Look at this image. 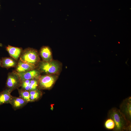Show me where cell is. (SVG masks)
<instances>
[{"mask_svg":"<svg viewBox=\"0 0 131 131\" xmlns=\"http://www.w3.org/2000/svg\"><path fill=\"white\" fill-rule=\"evenodd\" d=\"M28 103L21 97L13 96L10 104L15 110L21 109L26 105Z\"/></svg>","mask_w":131,"mask_h":131,"instance_id":"cell-8","label":"cell"},{"mask_svg":"<svg viewBox=\"0 0 131 131\" xmlns=\"http://www.w3.org/2000/svg\"><path fill=\"white\" fill-rule=\"evenodd\" d=\"M31 80H26L22 81L21 86V89L29 91Z\"/></svg>","mask_w":131,"mask_h":131,"instance_id":"cell-18","label":"cell"},{"mask_svg":"<svg viewBox=\"0 0 131 131\" xmlns=\"http://www.w3.org/2000/svg\"><path fill=\"white\" fill-rule=\"evenodd\" d=\"M19 97H21L28 103L31 102L29 91L21 89H17Z\"/></svg>","mask_w":131,"mask_h":131,"instance_id":"cell-15","label":"cell"},{"mask_svg":"<svg viewBox=\"0 0 131 131\" xmlns=\"http://www.w3.org/2000/svg\"><path fill=\"white\" fill-rule=\"evenodd\" d=\"M17 73L22 81L26 80L38 79L41 76L40 71L35 69L24 72Z\"/></svg>","mask_w":131,"mask_h":131,"instance_id":"cell-7","label":"cell"},{"mask_svg":"<svg viewBox=\"0 0 131 131\" xmlns=\"http://www.w3.org/2000/svg\"><path fill=\"white\" fill-rule=\"evenodd\" d=\"M31 102L35 101L38 100L41 97L42 93L39 90L29 91Z\"/></svg>","mask_w":131,"mask_h":131,"instance_id":"cell-14","label":"cell"},{"mask_svg":"<svg viewBox=\"0 0 131 131\" xmlns=\"http://www.w3.org/2000/svg\"><path fill=\"white\" fill-rule=\"evenodd\" d=\"M38 79H33L31 80L29 91L38 89Z\"/></svg>","mask_w":131,"mask_h":131,"instance_id":"cell-17","label":"cell"},{"mask_svg":"<svg viewBox=\"0 0 131 131\" xmlns=\"http://www.w3.org/2000/svg\"><path fill=\"white\" fill-rule=\"evenodd\" d=\"M40 70L47 74H57L60 70L61 66L60 63L56 60L49 62L42 61L39 63Z\"/></svg>","mask_w":131,"mask_h":131,"instance_id":"cell-2","label":"cell"},{"mask_svg":"<svg viewBox=\"0 0 131 131\" xmlns=\"http://www.w3.org/2000/svg\"><path fill=\"white\" fill-rule=\"evenodd\" d=\"M13 58L9 57L2 58L1 66L7 68L15 67L17 64L16 61Z\"/></svg>","mask_w":131,"mask_h":131,"instance_id":"cell-13","label":"cell"},{"mask_svg":"<svg viewBox=\"0 0 131 131\" xmlns=\"http://www.w3.org/2000/svg\"><path fill=\"white\" fill-rule=\"evenodd\" d=\"M20 60L36 66L40 62L39 57L36 50L30 48L26 49L23 51Z\"/></svg>","mask_w":131,"mask_h":131,"instance_id":"cell-3","label":"cell"},{"mask_svg":"<svg viewBox=\"0 0 131 131\" xmlns=\"http://www.w3.org/2000/svg\"><path fill=\"white\" fill-rule=\"evenodd\" d=\"M22 81L17 72L13 71L8 73L6 83V89L11 92L21 86Z\"/></svg>","mask_w":131,"mask_h":131,"instance_id":"cell-4","label":"cell"},{"mask_svg":"<svg viewBox=\"0 0 131 131\" xmlns=\"http://www.w3.org/2000/svg\"><path fill=\"white\" fill-rule=\"evenodd\" d=\"M57 77L56 74L40 76L38 79L39 88L43 90L50 89L54 85Z\"/></svg>","mask_w":131,"mask_h":131,"instance_id":"cell-5","label":"cell"},{"mask_svg":"<svg viewBox=\"0 0 131 131\" xmlns=\"http://www.w3.org/2000/svg\"><path fill=\"white\" fill-rule=\"evenodd\" d=\"M2 44L1 43H0V47H2Z\"/></svg>","mask_w":131,"mask_h":131,"instance_id":"cell-20","label":"cell"},{"mask_svg":"<svg viewBox=\"0 0 131 131\" xmlns=\"http://www.w3.org/2000/svg\"><path fill=\"white\" fill-rule=\"evenodd\" d=\"M120 110L126 119L131 122V97L129 96L124 99L119 106Z\"/></svg>","mask_w":131,"mask_h":131,"instance_id":"cell-6","label":"cell"},{"mask_svg":"<svg viewBox=\"0 0 131 131\" xmlns=\"http://www.w3.org/2000/svg\"><path fill=\"white\" fill-rule=\"evenodd\" d=\"M6 49L10 56L16 60H17L20 56L22 49L21 48L12 46L8 45Z\"/></svg>","mask_w":131,"mask_h":131,"instance_id":"cell-11","label":"cell"},{"mask_svg":"<svg viewBox=\"0 0 131 131\" xmlns=\"http://www.w3.org/2000/svg\"><path fill=\"white\" fill-rule=\"evenodd\" d=\"M36 67L35 65L24 62L19 60L17 65L16 70L18 73H21L35 69Z\"/></svg>","mask_w":131,"mask_h":131,"instance_id":"cell-9","label":"cell"},{"mask_svg":"<svg viewBox=\"0 0 131 131\" xmlns=\"http://www.w3.org/2000/svg\"></svg>","mask_w":131,"mask_h":131,"instance_id":"cell-21","label":"cell"},{"mask_svg":"<svg viewBox=\"0 0 131 131\" xmlns=\"http://www.w3.org/2000/svg\"><path fill=\"white\" fill-rule=\"evenodd\" d=\"M1 65V60L0 59V66Z\"/></svg>","mask_w":131,"mask_h":131,"instance_id":"cell-19","label":"cell"},{"mask_svg":"<svg viewBox=\"0 0 131 131\" xmlns=\"http://www.w3.org/2000/svg\"><path fill=\"white\" fill-rule=\"evenodd\" d=\"M40 54L44 61L49 62L53 60L51 49L48 46L42 47L40 50Z\"/></svg>","mask_w":131,"mask_h":131,"instance_id":"cell-10","label":"cell"},{"mask_svg":"<svg viewBox=\"0 0 131 131\" xmlns=\"http://www.w3.org/2000/svg\"><path fill=\"white\" fill-rule=\"evenodd\" d=\"M107 115V118L112 119L115 123L113 131H131V122L126 119L119 109L113 107L108 111Z\"/></svg>","mask_w":131,"mask_h":131,"instance_id":"cell-1","label":"cell"},{"mask_svg":"<svg viewBox=\"0 0 131 131\" xmlns=\"http://www.w3.org/2000/svg\"><path fill=\"white\" fill-rule=\"evenodd\" d=\"M104 126L106 129L113 130L115 126V124L112 119L108 118L104 122Z\"/></svg>","mask_w":131,"mask_h":131,"instance_id":"cell-16","label":"cell"},{"mask_svg":"<svg viewBox=\"0 0 131 131\" xmlns=\"http://www.w3.org/2000/svg\"><path fill=\"white\" fill-rule=\"evenodd\" d=\"M11 93L6 89L0 92V106L4 104H10L13 97Z\"/></svg>","mask_w":131,"mask_h":131,"instance_id":"cell-12","label":"cell"}]
</instances>
